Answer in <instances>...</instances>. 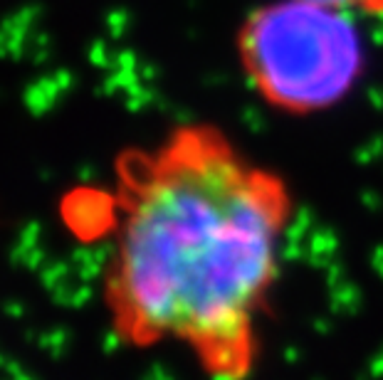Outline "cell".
I'll return each instance as SVG.
<instances>
[{
  "label": "cell",
  "instance_id": "2",
  "mask_svg": "<svg viewBox=\"0 0 383 380\" xmlns=\"http://www.w3.org/2000/svg\"><path fill=\"white\" fill-rule=\"evenodd\" d=\"M354 18L312 0L253 8L235 32V54L255 97L272 112L295 119L344 104L366 70Z\"/></svg>",
  "mask_w": 383,
  "mask_h": 380
},
{
  "label": "cell",
  "instance_id": "3",
  "mask_svg": "<svg viewBox=\"0 0 383 380\" xmlns=\"http://www.w3.org/2000/svg\"><path fill=\"white\" fill-rule=\"evenodd\" d=\"M312 3L336 8V10L351 12V15H366V18L383 15V0H312Z\"/></svg>",
  "mask_w": 383,
  "mask_h": 380
},
{
  "label": "cell",
  "instance_id": "1",
  "mask_svg": "<svg viewBox=\"0 0 383 380\" xmlns=\"http://www.w3.org/2000/svg\"><path fill=\"white\" fill-rule=\"evenodd\" d=\"M295 217L287 178L213 121L121 153L101 281L114 336L181 346L208 380H250Z\"/></svg>",
  "mask_w": 383,
  "mask_h": 380
}]
</instances>
